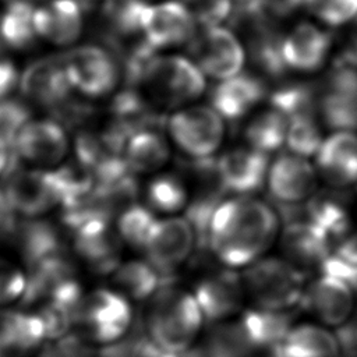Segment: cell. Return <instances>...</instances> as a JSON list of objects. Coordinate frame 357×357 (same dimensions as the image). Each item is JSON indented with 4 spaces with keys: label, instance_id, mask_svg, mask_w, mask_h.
<instances>
[{
    "label": "cell",
    "instance_id": "cell-34",
    "mask_svg": "<svg viewBox=\"0 0 357 357\" xmlns=\"http://www.w3.org/2000/svg\"><path fill=\"white\" fill-rule=\"evenodd\" d=\"M206 357H254L258 350L248 340L240 321L219 322L204 347Z\"/></svg>",
    "mask_w": 357,
    "mask_h": 357
},
{
    "label": "cell",
    "instance_id": "cell-46",
    "mask_svg": "<svg viewBox=\"0 0 357 357\" xmlns=\"http://www.w3.org/2000/svg\"><path fill=\"white\" fill-rule=\"evenodd\" d=\"M335 255L346 262L357 265V229L350 230L335 248Z\"/></svg>",
    "mask_w": 357,
    "mask_h": 357
},
{
    "label": "cell",
    "instance_id": "cell-35",
    "mask_svg": "<svg viewBox=\"0 0 357 357\" xmlns=\"http://www.w3.org/2000/svg\"><path fill=\"white\" fill-rule=\"evenodd\" d=\"M318 96L314 86L304 82H290L278 86L271 95V107L283 113L289 120L300 116L314 113L318 109Z\"/></svg>",
    "mask_w": 357,
    "mask_h": 357
},
{
    "label": "cell",
    "instance_id": "cell-18",
    "mask_svg": "<svg viewBox=\"0 0 357 357\" xmlns=\"http://www.w3.org/2000/svg\"><path fill=\"white\" fill-rule=\"evenodd\" d=\"M194 296L204 319L219 324L230 319L243 308L247 293L243 276L231 271H220L201 279Z\"/></svg>",
    "mask_w": 357,
    "mask_h": 357
},
{
    "label": "cell",
    "instance_id": "cell-2",
    "mask_svg": "<svg viewBox=\"0 0 357 357\" xmlns=\"http://www.w3.org/2000/svg\"><path fill=\"white\" fill-rule=\"evenodd\" d=\"M204 321L194 294L163 284L155 294L148 314L149 336L163 349L180 353L190 347Z\"/></svg>",
    "mask_w": 357,
    "mask_h": 357
},
{
    "label": "cell",
    "instance_id": "cell-39",
    "mask_svg": "<svg viewBox=\"0 0 357 357\" xmlns=\"http://www.w3.org/2000/svg\"><path fill=\"white\" fill-rule=\"evenodd\" d=\"M198 26H216L231 17L234 0H180Z\"/></svg>",
    "mask_w": 357,
    "mask_h": 357
},
{
    "label": "cell",
    "instance_id": "cell-55",
    "mask_svg": "<svg viewBox=\"0 0 357 357\" xmlns=\"http://www.w3.org/2000/svg\"><path fill=\"white\" fill-rule=\"evenodd\" d=\"M0 240H1V237H0Z\"/></svg>",
    "mask_w": 357,
    "mask_h": 357
},
{
    "label": "cell",
    "instance_id": "cell-37",
    "mask_svg": "<svg viewBox=\"0 0 357 357\" xmlns=\"http://www.w3.org/2000/svg\"><path fill=\"white\" fill-rule=\"evenodd\" d=\"M322 132L314 113L300 114L289 120L286 144L300 156L317 155L322 145Z\"/></svg>",
    "mask_w": 357,
    "mask_h": 357
},
{
    "label": "cell",
    "instance_id": "cell-17",
    "mask_svg": "<svg viewBox=\"0 0 357 357\" xmlns=\"http://www.w3.org/2000/svg\"><path fill=\"white\" fill-rule=\"evenodd\" d=\"M73 244L78 257L96 273H113L120 262L123 240L110 219H93L74 230Z\"/></svg>",
    "mask_w": 357,
    "mask_h": 357
},
{
    "label": "cell",
    "instance_id": "cell-50",
    "mask_svg": "<svg viewBox=\"0 0 357 357\" xmlns=\"http://www.w3.org/2000/svg\"><path fill=\"white\" fill-rule=\"evenodd\" d=\"M177 357H206L204 347H188L180 353H177Z\"/></svg>",
    "mask_w": 357,
    "mask_h": 357
},
{
    "label": "cell",
    "instance_id": "cell-32",
    "mask_svg": "<svg viewBox=\"0 0 357 357\" xmlns=\"http://www.w3.org/2000/svg\"><path fill=\"white\" fill-rule=\"evenodd\" d=\"M289 119L271 107L254 116L244 130V137L248 145L264 153L280 149L286 142Z\"/></svg>",
    "mask_w": 357,
    "mask_h": 357
},
{
    "label": "cell",
    "instance_id": "cell-48",
    "mask_svg": "<svg viewBox=\"0 0 357 357\" xmlns=\"http://www.w3.org/2000/svg\"><path fill=\"white\" fill-rule=\"evenodd\" d=\"M275 10L282 18H286L293 11L298 10L300 7H304L305 0H271Z\"/></svg>",
    "mask_w": 357,
    "mask_h": 357
},
{
    "label": "cell",
    "instance_id": "cell-21",
    "mask_svg": "<svg viewBox=\"0 0 357 357\" xmlns=\"http://www.w3.org/2000/svg\"><path fill=\"white\" fill-rule=\"evenodd\" d=\"M35 26L54 46L74 45L84 31V4L78 0H45L36 4Z\"/></svg>",
    "mask_w": 357,
    "mask_h": 357
},
{
    "label": "cell",
    "instance_id": "cell-5",
    "mask_svg": "<svg viewBox=\"0 0 357 357\" xmlns=\"http://www.w3.org/2000/svg\"><path fill=\"white\" fill-rule=\"evenodd\" d=\"M63 61L75 93L89 99L112 95L123 78L119 59L100 45L75 46L63 54Z\"/></svg>",
    "mask_w": 357,
    "mask_h": 357
},
{
    "label": "cell",
    "instance_id": "cell-23",
    "mask_svg": "<svg viewBox=\"0 0 357 357\" xmlns=\"http://www.w3.org/2000/svg\"><path fill=\"white\" fill-rule=\"evenodd\" d=\"M317 165L333 187L357 184V134L337 131L328 137L317 152Z\"/></svg>",
    "mask_w": 357,
    "mask_h": 357
},
{
    "label": "cell",
    "instance_id": "cell-45",
    "mask_svg": "<svg viewBox=\"0 0 357 357\" xmlns=\"http://www.w3.org/2000/svg\"><path fill=\"white\" fill-rule=\"evenodd\" d=\"M18 81L15 66L6 57L0 56V100L6 99Z\"/></svg>",
    "mask_w": 357,
    "mask_h": 357
},
{
    "label": "cell",
    "instance_id": "cell-38",
    "mask_svg": "<svg viewBox=\"0 0 357 357\" xmlns=\"http://www.w3.org/2000/svg\"><path fill=\"white\" fill-rule=\"evenodd\" d=\"M304 7L329 26H340L357 20V0H305Z\"/></svg>",
    "mask_w": 357,
    "mask_h": 357
},
{
    "label": "cell",
    "instance_id": "cell-8",
    "mask_svg": "<svg viewBox=\"0 0 357 357\" xmlns=\"http://www.w3.org/2000/svg\"><path fill=\"white\" fill-rule=\"evenodd\" d=\"M131 319L132 312L127 297L114 289H98L84 296L77 317L89 339L105 344L121 340Z\"/></svg>",
    "mask_w": 357,
    "mask_h": 357
},
{
    "label": "cell",
    "instance_id": "cell-25",
    "mask_svg": "<svg viewBox=\"0 0 357 357\" xmlns=\"http://www.w3.org/2000/svg\"><path fill=\"white\" fill-rule=\"evenodd\" d=\"M332 245L329 237L307 218L286 223L282 233V248L289 261L297 266L317 265L319 268L332 254Z\"/></svg>",
    "mask_w": 357,
    "mask_h": 357
},
{
    "label": "cell",
    "instance_id": "cell-41",
    "mask_svg": "<svg viewBox=\"0 0 357 357\" xmlns=\"http://www.w3.org/2000/svg\"><path fill=\"white\" fill-rule=\"evenodd\" d=\"M29 107L15 99L0 100V137L8 144H14L21 128L31 120Z\"/></svg>",
    "mask_w": 357,
    "mask_h": 357
},
{
    "label": "cell",
    "instance_id": "cell-12",
    "mask_svg": "<svg viewBox=\"0 0 357 357\" xmlns=\"http://www.w3.org/2000/svg\"><path fill=\"white\" fill-rule=\"evenodd\" d=\"M197 247V234L187 218L158 219L148 238V261L170 282V275L188 259Z\"/></svg>",
    "mask_w": 357,
    "mask_h": 357
},
{
    "label": "cell",
    "instance_id": "cell-11",
    "mask_svg": "<svg viewBox=\"0 0 357 357\" xmlns=\"http://www.w3.org/2000/svg\"><path fill=\"white\" fill-rule=\"evenodd\" d=\"M13 148L20 160L39 169H53L67 156V131L56 119H31L18 132Z\"/></svg>",
    "mask_w": 357,
    "mask_h": 357
},
{
    "label": "cell",
    "instance_id": "cell-9",
    "mask_svg": "<svg viewBox=\"0 0 357 357\" xmlns=\"http://www.w3.org/2000/svg\"><path fill=\"white\" fill-rule=\"evenodd\" d=\"M197 31V21L180 0L152 3L144 10L142 39L156 52L187 46Z\"/></svg>",
    "mask_w": 357,
    "mask_h": 357
},
{
    "label": "cell",
    "instance_id": "cell-49",
    "mask_svg": "<svg viewBox=\"0 0 357 357\" xmlns=\"http://www.w3.org/2000/svg\"><path fill=\"white\" fill-rule=\"evenodd\" d=\"M337 61L357 68V33L350 39Z\"/></svg>",
    "mask_w": 357,
    "mask_h": 357
},
{
    "label": "cell",
    "instance_id": "cell-43",
    "mask_svg": "<svg viewBox=\"0 0 357 357\" xmlns=\"http://www.w3.org/2000/svg\"><path fill=\"white\" fill-rule=\"evenodd\" d=\"M20 312L0 308V357H18Z\"/></svg>",
    "mask_w": 357,
    "mask_h": 357
},
{
    "label": "cell",
    "instance_id": "cell-33",
    "mask_svg": "<svg viewBox=\"0 0 357 357\" xmlns=\"http://www.w3.org/2000/svg\"><path fill=\"white\" fill-rule=\"evenodd\" d=\"M145 202L152 211L176 213L190 204L185 183L176 173H159L145 187Z\"/></svg>",
    "mask_w": 357,
    "mask_h": 357
},
{
    "label": "cell",
    "instance_id": "cell-20",
    "mask_svg": "<svg viewBox=\"0 0 357 357\" xmlns=\"http://www.w3.org/2000/svg\"><path fill=\"white\" fill-rule=\"evenodd\" d=\"M332 36L311 22H300L282 39V57L287 70L314 73L319 70L329 54Z\"/></svg>",
    "mask_w": 357,
    "mask_h": 357
},
{
    "label": "cell",
    "instance_id": "cell-53",
    "mask_svg": "<svg viewBox=\"0 0 357 357\" xmlns=\"http://www.w3.org/2000/svg\"><path fill=\"white\" fill-rule=\"evenodd\" d=\"M6 4L14 3V1H29V3H36V1H45V0H3Z\"/></svg>",
    "mask_w": 357,
    "mask_h": 357
},
{
    "label": "cell",
    "instance_id": "cell-6",
    "mask_svg": "<svg viewBox=\"0 0 357 357\" xmlns=\"http://www.w3.org/2000/svg\"><path fill=\"white\" fill-rule=\"evenodd\" d=\"M166 128L173 144L191 159L212 158L225 137L222 116L212 106H184L172 113Z\"/></svg>",
    "mask_w": 357,
    "mask_h": 357
},
{
    "label": "cell",
    "instance_id": "cell-26",
    "mask_svg": "<svg viewBox=\"0 0 357 357\" xmlns=\"http://www.w3.org/2000/svg\"><path fill=\"white\" fill-rule=\"evenodd\" d=\"M291 311H278L252 305L241 314L238 321L251 344L258 351L269 353L293 328L294 315Z\"/></svg>",
    "mask_w": 357,
    "mask_h": 357
},
{
    "label": "cell",
    "instance_id": "cell-22",
    "mask_svg": "<svg viewBox=\"0 0 357 357\" xmlns=\"http://www.w3.org/2000/svg\"><path fill=\"white\" fill-rule=\"evenodd\" d=\"M266 95L265 82L252 73L222 79L211 91V106L227 120L245 117Z\"/></svg>",
    "mask_w": 357,
    "mask_h": 357
},
{
    "label": "cell",
    "instance_id": "cell-42",
    "mask_svg": "<svg viewBox=\"0 0 357 357\" xmlns=\"http://www.w3.org/2000/svg\"><path fill=\"white\" fill-rule=\"evenodd\" d=\"M26 275L14 262L0 258V305L24 296Z\"/></svg>",
    "mask_w": 357,
    "mask_h": 357
},
{
    "label": "cell",
    "instance_id": "cell-47",
    "mask_svg": "<svg viewBox=\"0 0 357 357\" xmlns=\"http://www.w3.org/2000/svg\"><path fill=\"white\" fill-rule=\"evenodd\" d=\"M18 162L13 145L0 137V176H6Z\"/></svg>",
    "mask_w": 357,
    "mask_h": 357
},
{
    "label": "cell",
    "instance_id": "cell-51",
    "mask_svg": "<svg viewBox=\"0 0 357 357\" xmlns=\"http://www.w3.org/2000/svg\"><path fill=\"white\" fill-rule=\"evenodd\" d=\"M258 1L259 0H234V4H236V7H248V6H252Z\"/></svg>",
    "mask_w": 357,
    "mask_h": 357
},
{
    "label": "cell",
    "instance_id": "cell-19",
    "mask_svg": "<svg viewBox=\"0 0 357 357\" xmlns=\"http://www.w3.org/2000/svg\"><path fill=\"white\" fill-rule=\"evenodd\" d=\"M268 188L278 205L296 206L315 194V169L304 156L282 155L269 167Z\"/></svg>",
    "mask_w": 357,
    "mask_h": 357
},
{
    "label": "cell",
    "instance_id": "cell-56",
    "mask_svg": "<svg viewBox=\"0 0 357 357\" xmlns=\"http://www.w3.org/2000/svg\"><path fill=\"white\" fill-rule=\"evenodd\" d=\"M0 14H1V13H0Z\"/></svg>",
    "mask_w": 357,
    "mask_h": 357
},
{
    "label": "cell",
    "instance_id": "cell-14",
    "mask_svg": "<svg viewBox=\"0 0 357 357\" xmlns=\"http://www.w3.org/2000/svg\"><path fill=\"white\" fill-rule=\"evenodd\" d=\"M20 88L29 102L53 113L70 102L75 92L67 78L63 54L31 63L21 74Z\"/></svg>",
    "mask_w": 357,
    "mask_h": 357
},
{
    "label": "cell",
    "instance_id": "cell-10",
    "mask_svg": "<svg viewBox=\"0 0 357 357\" xmlns=\"http://www.w3.org/2000/svg\"><path fill=\"white\" fill-rule=\"evenodd\" d=\"M3 188L20 216L40 218L60 205L50 169L22 167L20 162L4 176Z\"/></svg>",
    "mask_w": 357,
    "mask_h": 357
},
{
    "label": "cell",
    "instance_id": "cell-4",
    "mask_svg": "<svg viewBox=\"0 0 357 357\" xmlns=\"http://www.w3.org/2000/svg\"><path fill=\"white\" fill-rule=\"evenodd\" d=\"M247 296L255 307L291 311L301 304L305 279L300 266L280 258H261L243 275Z\"/></svg>",
    "mask_w": 357,
    "mask_h": 357
},
{
    "label": "cell",
    "instance_id": "cell-30",
    "mask_svg": "<svg viewBox=\"0 0 357 357\" xmlns=\"http://www.w3.org/2000/svg\"><path fill=\"white\" fill-rule=\"evenodd\" d=\"M114 290L127 298L145 300L169 282L149 261L130 259L121 262L112 273Z\"/></svg>",
    "mask_w": 357,
    "mask_h": 357
},
{
    "label": "cell",
    "instance_id": "cell-24",
    "mask_svg": "<svg viewBox=\"0 0 357 357\" xmlns=\"http://www.w3.org/2000/svg\"><path fill=\"white\" fill-rule=\"evenodd\" d=\"M342 346L337 333L321 324H298L268 353L269 357H337Z\"/></svg>",
    "mask_w": 357,
    "mask_h": 357
},
{
    "label": "cell",
    "instance_id": "cell-13",
    "mask_svg": "<svg viewBox=\"0 0 357 357\" xmlns=\"http://www.w3.org/2000/svg\"><path fill=\"white\" fill-rule=\"evenodd\" d=\"M357 304V294L343 279L321 273L305 287L301 307L308 311L321 325L342 328L344 326Z\"/></svg>",
    "mask_w": 357,
    "mask_h": 357
},
{
    "label": "cell",
    "instance_id": "cell-29",
    "mask_svg": "<svg viewBox=\"0 0 357 357\" xmlns=\"http://www.w3.org/2000/svg\"><path fill=\"white\" fill-rule=\"evenodd\" d=\"M170 159V146L158 128L132 134L124 146V160L135 173H155Z\"/></svg>",
    "mask_w": 357,
    "mask_h": 357
},
{
    "label": "cell",
    "instance_id": "cell-28",
    "mask_svg": "<svg viewBox=\"0 0 357 357\" xmlns=\"http://www.w3.org/2000/svg\"><path fill=\"white\" fill-rule=\"evenodd\" d=\"M11 241L18 247L28 266L64 252L59 230L40 218L21 220Z\"/></svg>",
    "mask_w": 357,
    "mask_h": 357
},
{
    "label": "cell",
    "instance_id": "cell-40",
    "mask_svg": "<svg viewBox=\"0 0 357 357\" xmlns=\"http://www.w3.org/2000/svg\"><path fill=\"white\" fill-rule=\"evenodd\" d=\"M100 357H177V353L163 349L149 336L119 340L106 347Z\"/></svg>",
    "mask_w": 357,
    "mask_h": 357
},
{
    "label": "cell",
    "instance_id": "cell-7",
    "mask_svg": "<svg viewBox=\"0 0 357 357\" xmlns=\"http://www.w3.org/2000/svg\"><path fill=\"white\" fill-rule=\"evenodd\" d=\"M190 59L205 77L227 79L241 73L245 53L241 42L229 28L201 26L187 45Z\"/></svg>",
    "mask_w": 357,
    "mask_h": 357
},
{
    "label": "cell",
    "instance_id": "cell-16",
    "mask_svg": "<svg viewBox=\"0 0 357 357\" xmlns=\"http://www.w3.org/2000/svg\"><path fill=\"white\" fill-rule=\"evenodd\" d=\"M268 153L251 146L233 148L216 158L218 180L226 194L250 195L258 191L268 178Z\"/></svg>",
    "mask_w": 357,
    "mask_h": 357
},
{
    "label": "cell",
    "instance_id": "cell-15",
    "mask_svg": "<svg viewBox=\"0 0 357 357\" xmlns=\"http://www.w3.org/2000/svg\"><path fill=\"white\" fill-rule=\"evenodd\" d=\"M318 110L328 127L357 130V68L336 61L318 96Z\"/></svg>",
    "mask_w": 357,
    "mask_h": 357
},
{
    "label": "cell",
    "instance_id": "cell-54",
    "mask_svg": "<svg viewBox=\"0 0 357 357\" xmlns=\"http://www.w3.org/2000/svg\"><path fill=\"white\" fill-rule=\"evenodd\" d=\"M142 1H145L148 4H152V3H158V1H163V0H142Z\"/></svg>",
    "mask_w": 357,
    "mask_h": 357
},
{
    "label": "cell",
    "instance_id": "cell-1",
    "mask_svg": "<svg viewBox=\"0 0 357 357\" xmlns=\"http://www.w3.org/2000/svg\"><path fill=\"white\" fill-rule=\"evenodd\" d=\"M279 231V215L266 202L238 195L223 199L208 230V247L229 268L251 265L272 245Z\"/></svg>",
    "mask_w": 357,
    "mask_h": 357
},
{
    "label": "cell",
    "instance_id": "cell-3",
    "mask_svg": "<svg viewBox=\"0 0 357 357\" xmlns=\"http://www.w3.org/2000/svg\"><path fill=\"white\" fill-rule=\"evenodd\" d=\"M137 88L158 107H180L205 92L206 79L190 57L156 53L146 63Z\"/></svg>",
    "mask_w": 357,
    "mask_h": 357
},
{
    "label": "cell",
    "instance_id": "cell-31",
    "mask_svg": "<svg viewBox=\"0 0 357 357\" xmlns=\"http://www.w3.org/2000/svg\"><path fill=\"white\" fill-rule=\"evenodd\" d=\"M36 3L14 1L8 3L0 14V42L13 50H29L38 39L35 26Z\"/></svg>",
    "mask_w": 357,
    "mask_h": 357
},
{
    "label": "cell",
    "instance_id": "cell-44",
    "mask_svg": "<svg viewBox=\"0 0 357 357\" xmlns=\"http://www.w3.org/2000/svg\"><path fill=\"white\" fill-rule=\"evenodd\" d=\"M20 215L13 208L3 184L0 185V237L1 240H13L20 225Z\"/></svg>",
    "mask_w": 357,
    "mask_h": 357
},
{
    "label": "cell",
    "instance_id": "cell-52",
    "mask_svg": "<svg viewBox=\"0 0 357 357\" xmlns=\"http://www.w3.org/2000/svg\"><path fill=\"white\" fill-rule=\"evenodd\" d=\"M78 1H81L85 6V4H103V3H107L112 0H78Z\"/></svg>",
    "mask_w": 357,
    "mask_h": 357
},
{
    "label": "cell",
    "instance_id": "cell-27",
    "mask_svg": "<svg viewBox=\"0 0 357 357\" xmlns=\"http://www.w3.org/2000/svg\"><path fill=\"white\" fill-rule=\"evenodd\" d=\"M305 218L337 244L350 229L347 198L336 191L314 194L305 204Z\"/></svg>",
    "mask_w": 357,
    "mask_h": 357
},
{
    "label": "cell",
    "instance_id": "cell-36",
    "mask_svg": "<svg viewBox=\"0 0 357 357\" xmlns=\"http://www.w3.org/2000/svg\"><path fill=\"white\" fill-rule=\"evenodd\" d=\"M156 220L149 206L130 204L121 209L116 229L123 243L144 251Z\"/></svg>",
    "mask_w": 357,
    "mask_h": 357
}]
</instances>
